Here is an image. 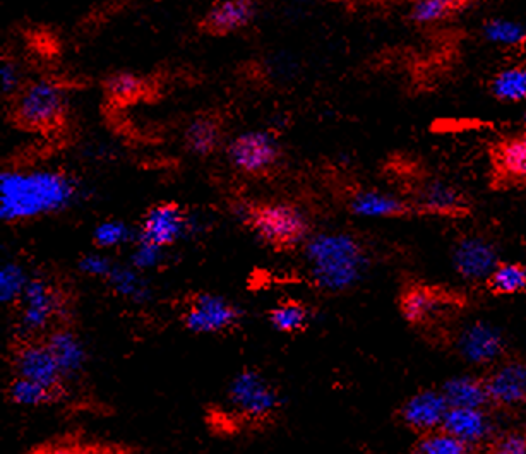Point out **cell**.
Instances as JSON below:
<instances>
[{"label":"cell","mask_w":526,"mask_h":454,"mask_svg":"<svg viewBox=\"0 0 526 454\" xmlns=\"http://www.w3.org/2000/svg\"><path fill=\"white\" fill-rule=\"evenodd\" d=\"M491 95L503 103H526V64H515L497 72Z\"/></svg>","instance_id":"cell-23"},{"label":"cell","mask_w":526,"mask_h":454,"mask_svg":"<svg viewBox=\"0 0 526 454\" xmlns=\"http://www.w3.org/2000/svg\"><path fill=\"white\" fill-rule=\"evenodd\" d=\"M45 341L54 353L64 377L74 376L83 369L86 352H84L83 343L74 331L67 328L54 329L48 333Z\"/></svg>","instance_id":"cell-21"},{"label":"cell","mask_w":526,"mask_h":454,"mask_svg":"<svg viewBox=\"0 0 526 454\" xmlns=\"http://www.w3.org/2000/svg\"><path fill=\"white\" fill-rule=\"evenodd\" d=\"M69 110L66 86L50 78L26 81L12 98V115L28 131L48 132L62 126Z\"/></svg>","instance_id":"cell-3"},{"label":"cell","mask_w":526,"mask_h":454,"mask_svg":"<svg viewBox=\"0 0 526 454\" xmlns=\"http://www.w3.org/2000/svg\"><path fill=\"white\" fill-rule=\"evenodd\" d=\"M12 365L16 376L26 377L45 388L62 393L64 374L60 371L55 355L45 340L24 338L12 352Z\"/></svg>","instance_id":"cell-12"},{"label":"cell","mask_w":526,"mask_h":454,"mask_svg":"<svg viewBox=\"0 0 526 454\" xmlns=\"http://www.w3.org/2000/svg\"><path fill=\"white\" fill-rule=\"evenodd\" d=\"M19 304L21 328L28 335L45 331L64 307L59 290L43 278H30Z\"/></svg>","instance_id":"cell-13"},{"label":"cell","mask_w":526,"mask_h":454,"mask_svg":"<svg viewBox=\"0 0 526 454\" xmlns=\"http://www.w3.org/2000/svg\"><path fill=\"white\" fill-rule=\"evenodd\" d=\"M254 233L275 249H292L311 237L304 213L288 203H264L247 211Z\"/></svg>","instance_id":"cell-5"},{"label":"cell","mask_w":526,"mask_h":454,"mask_svg":"<svg viewBox=\"0 0 526 454\" xmlns=\"http://www.w3.org/2000/svg\"><path fill=\"white\" fill-rule=\"evenodd\" d=\"M485 288L492 295H520L526 293V266L521 263H501L492 271Z\"/></svg>","instance_id":"cell-28"},{"label":"cell","mask_w":526,"mask_h":454,"mask_svg":"<svg viewBox=\"0 0 526 454\" xmlns=\"http://www.w3.org/2000/svg\"><path fill=\"white\" fill-rule=\"evenodd\" d=\"M115 266H117V264H115L110 257L105 256V254H100V252L86 254V256L81 257V261H79V269L83 271L84 275L91 276V278H102V280H108V278H110Z\"/></svg>","instance_id":"cell-38"},{"label":"cell","mask_w":526,"mask_h":454,"mask_svg":"<svg viewBox=\"0 0 526 454\" xmlns=\"http://www.w3.org/2000/svg\"><path fill=\"white\" fill-rule=\"evenodd\" d=\"M410 2H413V0H410Z\"/></svg>","instance_id":"cell-39"},{"label":"cell","mask_w":526,"mask_h":454,"mask_svg":"<svg viewBox=\"0 0 526 454\" xmlns=\"http://www.w3.org/2000/svg\"><path fill=\"white\" fill-rule=\"evenodd\" d=\"M132 239H138V232L134 233V230L122 220H105L98 223L93 230V242L103 251L129 244Z\"/></svg>","instance_id":"cell-32"},{"label":"cell","mask_w":526,"mask_h":454,"mask_svg":"<svg viewBox=\"0 0 526 454\" xmlns=\"http://www.w3.org/2000/svg\"><path fill=\"white\" fill-rule=\"evenodd\" d=\"M311 321V312L299 300H283L269 312V323L280 333H302Z\"/></svg>","instance_id":"cell-29"},{"label":"cell","mask_w":526,"mask_h":454,"mask_svg":"<svg viewBox=\"0 0 526 454\" xmlns=\"http://www.w3.org/2000/svg\"><path fill=\"white\" fill-rule=\"evenodd\" d=\"M163 252L165 249L158 247V245L144 242V240L136 239V247L132 252V268L136 269H151L156 268L158 264L162 263Z\"/></svg>","instance_id":"cell-37"},{"label":"cell","mask_w":526,"mask_h":454,"mask_svg":"<svg viewBox=\"0 0 526 454\" xmlns=\"http://www.w3.org/2000/svg\"><path fill=\"white\" fill-rule=\"evenodd\" d=\"M228 400L240 417L254 424L275 417L280 408V396L276 389L256 371H242L235 376L228 389Z\"/></svg>","instance_id":"cell-9"},{"label":"cell","mask_w":526,"mask_h":454,"mask_svg":"<svg viewBox=\"0 0 526 454\" xmlns=\"http://www.w3.org/2000/svg\"><path fill=\"white\" fill-rule=\"evenodd\" d=\"M497 170L511 180H526V134H518L499 144Z\"/></svg>","instance_id":"cell-25"},{"label":"cell","mask_w":526,"mask_h":454,"mask_svg":"<svg viewBox=\"0 0 526 454\" xmlns=\"http://www.w3.org/2000/svg\"><path fill=\"white\" fill-rule=\"evenodd\" d=\"M410 454H480V449L463 443L443 429H437L417 437Z\"/></svg>","instance_id":"cell-27"},{"label":"cell","mask_w":526,"mask_h":454,"mask_svg":"<svg viewBox=\"0 0 526 454\" xmlns=\"http://www.w3.org/2000/svg\"><path fill=\"white\" fill-rule=\"evenodd\" d=\"M348 211L360 218L389 220V218H407L419 216L412 201L400 198L381 189H359L348 198Z\"/></svg>","instance_id":"cell-17"},{"label":"cell","mask_w":526,"mask_h":454,"mask_svg":"<svg viewBox=\"0 0 526 454\" xmlns=\"http://www.w3.org/2000/svg\"><path fill=\"white\" fill-rule=\"evenodd\" d=\"M449 408H480L491 410L487 389L482 376H465L449 379L441 386ZM492 412V410H491Z\"/></svg>","instance_id":"cell-20"},{"label":"cell","mask_w":526,"mask_h":454,"mask_svg":"<svg viewBox=\"0 0 526 454\" xmlns=\"http://www.w3.org/2000/svg\"><path fill=\"white\" fill-rule=\"evenodd\" d=\"M491 413V410L480 408H449L441 429L463 443L480 449L499 432L496 431Z\"/></svg>","instance_id":"cell-18"},{"label":"cell","mask_w":526,"mask_h":454,"mask_svg":"<svg viewBox=\"0 0 526 454\" xmlns=\"http://www.w3.org/2000/svg\"><path fill=\"white\" fill-rule=\"evenodd\" d=\"M256 18L254 0H215L206 12L204 26L215 35H230L244 30Z\"/></svg>","instance_id":"cell-19"},{"label":"cell","mask_w":526,"mask_h":454,"mask_svg":"<svg viewBox=\"0 0 526 454\" xmlns=\"http://www.w3.org/2000/svg\"><path fill=\"white\" fill-rule=\"evenodd\" d=\"M491 410L516 412L526 408V357L508 355L482 374Z\"/></svg>","instance_id":"cell-8"},{"label":"cell","mask_w":526,"mask_h":454,"mask_svg":"<svg viewBox=\"0 0 526 454\" xmlns=\"http://www.w3.org/2000/svg\"><path fill=\"white\" fill-rule=\"evenodd\" d=\"M108 283L114 287L115 292L126 295L131 299H139L144 295V283L138 275L136 268H122L115 266L112 275L108 278Z\"/></svg>","instance_id":"cell-35"},{"label":"cell","mask_w":526,"mask_h":454,"mask_svg":"<svg viewBox=\"0 0 526 454\" xmlns=\"http://www.w3.org/2000/svg\"><path fill=\"white\" fill-rule=\"evenodd\" d=\"M465 305V297L453 290L413 281L400 293L401 316L431 338L448 323L451 312Z\"/></svg>","instance_id":"cell-4"},{"label":"cell","mask_w":526,"mask_h":454,"mask_svg":"<svg viewBox=\"0 0 526 454\" xmlns=\"http://www.w3.org/2000/svg\"><path fill=\"white\" fill-rule=\"evenodd\" d=\"M78 196V180L60 168L11 167L0 174V218L7 223L54 215Z\"/></svg>","instance_id":"cell-1"},{"label":"cell","mask_w":526,"mask_h":454,"mask_svg":"<svg viewBox=\"0 0 526 454\" xmlns=\"http://www.w3.org/2000/svg\"><path fill=\"white\" fill-rule=\"evenodd\" d=\"M182 321L189 331L198 335L225 333L240 323V311L218 295L196 293L187 300Z\"/></svg>","instance_id":"cell-10"},{"label":"cell","mask_w":526,"mask_h":454,"mask_svg":"<svg viewBox=\"0 0 526 454\" xmlns=\"http://www.w3.org/2000/svg\"><path fill=\"white\" fill-rule=\"evenodd\" d=\"M189 228L191 220L180 206L174 203L156 204L146 211L139 225L138 239L167 249L184 239Z\"/></svg>","instance_id":"cell-15"},{"label":"cell","mask_w":526,"mask_h":454,"mask_svg":"<svg viewBox=\"0 0 526 454\" xmlns=\"http://www.w3.org/2000/svg\"><path fill=\"white\" fill-rule=\"evenodd\" d=\"M7 393L12 403L23 405V407H42V405L57 400L60 396V393L54 389L45 388L43 384L19 376L12 379Z\"/></svg>","instance_id":"cell-30"},{"label":"cell","mask_w":526,"mask_h":454,"mask_svg":"<svg viewBox=\"0 0 526 454\" xmlns=\"http://www.w3.org/2000/svg\"><path fill=\"white\" fill-rule=\"evenodd\" d=\"M480 454H526V429L497 432L480 448Z\"/></svg>","instance_id":"cell-34"},{"label":"cell","mask_w":526,"mask_h":454,"mask_svg":"<svg viewBox=\"0 0 526 454\" xmlns=\"http://www.w3.org/2000/svg\"><path fill=\"white\" fill-rule=\"evenodd\" d=\"M281 148L273 132L264 129L244 131L227 144L228 163L240 174L261 177L278 165Z\"/></svg>","instance_id":"cell-7"},{"label":"cell","mask_w":526,"mask_h":454,"mask_svg":"<svg viewBox=\"0 0 526 454\" xmlns=\"http://www.w3.org/2000/svg\"><path fill=\"white\" fill-rule=\"evenodd\" d=\"M26 84L23 76V69L18 60L12 57H4L0 60V90L6 98H14L19 91L23 90Z\"/></svg>","instance_id":"cell-36"},{"label":"cell","mask_w":526,"mask_h":454,"mask_svg":"<svg viewBox=\"0 0 526 454\" xmlns=\"http://www.w3.org/2000/svg\"><path fill=\"white\" fill-rule=\"evenodd\" d=\"M499 263L496 244L479 233L461 235L453 245L455 271L472 285H485Z\"/></svg>","instance_id":"cell-11"},{"label":"cell","mask_w":526,"mask_h":454,"mask_svg":"<svg viewBox=\"0 0 526 454\" xmlns=\"http://www.w3.org/2000/svg\"><path fill=\"white\" fill-rule=\"evenodd\" d=\"M30 278L24 273V269L16 263L4 264L0 271V295L4 304H14L23 297L24 288L28 285Z\"/></svg>","instance_id":"cell-33"},{"label":"cell","mask_w":526,"mask_h":454,"mask_svg":"<svg viewBox=\"0 0 526 454\" xmlns=\"http://www.w3.org/2000/svg\"><path fill=\"white\" fill-rule=\"evenodd\" d=\"M107 96L115 103H132L146 93V81L132 72H117L105 83Z\"/></svg>","instance_id":"cell-31"},{"label":"cell","mask_w":526,"mask_h":454,"mask_svg":"<svg viewBox=\"0 0 526 454\" xmlns=\"http://www.w3.org/2000/svg\"><path fill=\"white\" fill-rule=\"evenodd\" d=\"M184 141H186L187 150L191 151L192 155L210 156L218 150V146L222 144V129L218 126L216 120L210 117H198V119L191 120L189 126L184 132Z\"/></svg>","instance_id":"cell-22"},{"label":"cell","mask_w":526,"mask_h":454,"mask_svg":"<svg viewBox=\"0 0 526 454\" xmlns=\"http://www.w3.org/2000/svg\"><path fill=\"white\" fill-rule=\"evenodd\" d=\"M449 405L441 389H420L401 403L396 419L417 436L443 427Z\"/></svg>","instance_id":"cell-14"},{"label":"cell","mask_w":526,"mask_h":454,"mask_svg":"<svg viewBox=\"0 0 526 454\" xmlns=\"http://www.w3.org/2000/svg\"><path fill=\"white\" fill-rule=\"evenodd\" d=\"M482 36L487 43L501 48H521L526 45V24L508 18H491L482 24Z\"/></svg>","instance_id":"cell-26"},{"label":"cell","mask_w":526,"mask_h":454,"mask_svg":"<svg viewBox=\"0 0 526 454\" xmlns=\"http://www.w3.org/2000/svg\"><path fill=\"white\" fill-rule=\"evenodd\" d=\"M431 340L444 347H453L458 357L475 365L492 367L511 355L504 336L482 323L455 329L451 324H446L431 336Z\"/></svg>","instance_id":"cell-6"},{"label":"cell","mask_w":526,"mask_h":454,"mask_svg":"<svg viewBox=\"0 0 526 454\" xmlns=\"http://www.w3.org/2000/svg\"><path fill=\"white\" fill-rule=\"evenodd\" d=\"M410 201L419 216L460 218L470 211L467 196L458 187L441 179L424 180Z\"/></svg>","instance_id":"cell-16"},{"label":"cell","mask_w":526,"mask_h":454,"mask_svg":"<svg viewBox=\"0 0 526 454\" xmlns=\"http://www.w3.org/2000/svg\"><path fill=\"white\" fill-rule=\"evenodd\" d=\"M304 254L314 283L331 292L352 287L369 261L362 242L345 232L311 235L305 240Z\"/></svg>","instance_id":"cell-2"},{"label":"cell","mask_w":526,"mask_h":454,"mask_svg":"<svg viewBox=\"0 0 526 454\" xmlns=\"http://www.w3.org/2000/svg\"><path fill=\"white\" fill-rule=\"evenodd\" d=\"M473 0H413L410 19L419 26H434L467 9Z\"/></svg>","instance_id":"cell-24"}]
</instances>
